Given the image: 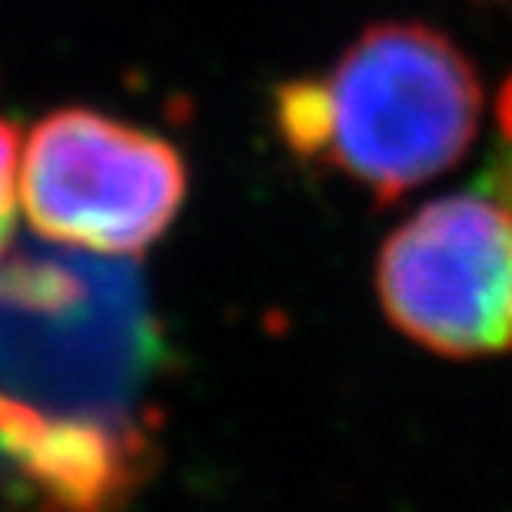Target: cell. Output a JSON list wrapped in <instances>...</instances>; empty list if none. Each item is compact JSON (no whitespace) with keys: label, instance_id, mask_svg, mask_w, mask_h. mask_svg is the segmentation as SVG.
<instances>
[{"label":"cell","instance_id":"3","mask_svg":"<svg viewBox=\"0 0 512 512\" xmlns=\"http://www.w3.org/2000/svg\"><path fill=\"white\" fill-rule=\"evenodd\" d=\"M376 293L386 320L429 353L512 350V207L479 193L426 203L383 243Z\"/></svg>","mask_w":512,"mask_h":512},{"label":"cell","instance_id":"5","mask_svg":"<svg viewBox=\"0 0 512 512\" xmlns=\"http://www.w3.org/2000/svg\"><path fill=\"white\" fill-rule=\"evenodd\" d=\"M499 127H503V137L512 147V77L503 84V94H499Z\"/></svg>","mask_w":512,"mask_h":512},{"label":"cell","instance_id":"4","mask_svg":"<svg viewBox=\"0 0 512 512\" xmlns=\"http://www.w3.org/2000/svg\"><path fill=\"white\" fill-rule=\"evenodd\" d=\"M20 133L7 117H0V260L14 237L17 200H20Z\"/></svg>","mask_w":512,"mask_h":512},{"label":"cell","instance_id":"1","mask_svg":"<svg viewBox=\"0 0 512 512\" xmlns=\"http://www.w3.org/2000/svg\"><path fill=\"white\" fill-rule=\"evenodd\" d=\"M483 87L453 40L426 24L366 27L330 70L273 94L296 160L336 170L380 203L446 173L479 130Z\"/></svg>","mask_w":512,"mask_h":512},{"label":"cell","instance_id":"2","mask_svg":"<svg viewBox=\"0 0 512 512\" xmlns=\"http://www.w3.org/2000/svg\"><path fill=\"white\" fill-rule=\"evenodd\" d=\"M17 183L34 233L100 256L153 247L187 200V167L170 140L87 107L30 127Z\"/></svg>","mask_w":512,"mask_h":512}]
</instances>
